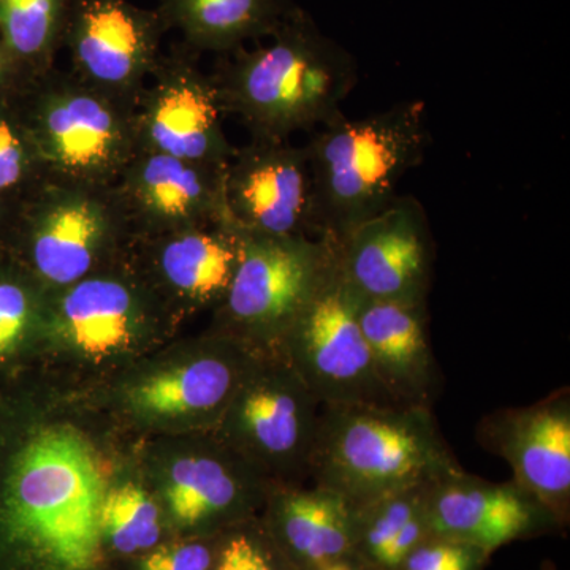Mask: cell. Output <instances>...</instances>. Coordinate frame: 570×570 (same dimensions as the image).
I'll use <instances>...</instances> for the list:
<instances>
[{"mask_svg": "<svg viewBox=\"0 0 570 570\" xmlns=\"http://www.w3.org/2000/svg\"><path fill=\"white\" fill-rule=\"evenodd\" d=\"M99 453L80 430L37 428L0 474V570H102Z\"/></svg>", "mask_w": 570, "mask_h": 570, "instance_id": "6da1fadb", "label": "cell"}, {"mask_svg": "<svg viewBox=\"0 0 570 570\" xmlns=\"http://www.w3.org/2000/svg\"><path fill=\"white\" fill-rule=\"evenodd\" d=\"M209 77L224 115L236 116L250 140L273 141L335 121L358 80L351 52L299 7L269 43L223 56Z\"/></svg>", "mask_w": 570, "mask_h": 570, "instance_id": "7a4b0ae2", "label": "cell"}, {"mask_svg": "<svg viewBox=\"0 0 570 570\" xmlns=\"http://www.w3.org/2000/svg\"><path fill=\"white\" fill-rule=\"evenodd\" d=\"M460 468L431 407L340 404L318 411L309 480L354 508Z\"/></svg>", "mask_w": 570, "mask_h": 570, "instance_id": "3957f363", "label": "cell"}, {"mask_svg": "<svg viewBox=\"0 0 570 570\" xmlns=\"http://www.w3.org/2000/svg\"><path fill=\"white\" fill-rule=\"evenodd\" d=\"M430 134L422 100L362 119L341 115L307 145L314 235L341 243L400 197L401 179L425 157Z\"/></svg>", "mask_w": 570, "mask_h": 570, "instance_id": "277c9868", "label": "cell"}, {"mask_svg": "<svg viewBox=\"0 0 570 570\" xmlns=\"http://www.w3.org/2000/svg\"><path fill=\"white\" fill-rule=\"evenodd\" d=\"M132 242L115 184L47 175L14 206L3 250L51 294L121 261Z\"/></svg>", "mask_w": 570, "mask_h": 570, "instance_id": "5b68a950", "label": "cell"}, {"mask_svg": "<svg viewBox=\"0 0 570 570\" xmlns=\"http://www.w3.org/2000/svg\"><path fill=\"white\" fill-rule=\"evenodd\" d=\"M179 322L127 253L48 294L39 347L80 367L118 366L159 346Z\"/></svg>", "mask_w": 570, "mask_h": 570, "instance_id": "8992f818", "label": "cell"}, {"mask_svg": "<svg viewBox=\"0 0 570 570\" xmlns=\"http://www.w3.org/2000/svg\"><path fill=\"white\" fill-rule=\"evenodd\" d=\"M243 232V230H242ZM340 245L316 236L243 232L242 257L216 328L255 356H276L288 328L336 268Z\"/></svg>", "mask_w": 570, "mask_h": 570, "instance_id": "52a82bcc", "label": "cell"}, {"mask_svg": "<svg viewBox=\"0 0 570 570\" xmlns=\"http://www.w3.org/2000/svg\"><path fill=\"white\" fill-rule=\"evenodd\" d=\"M48 175L115 184L137 153L135 110L52 69L18 99Z\"/></svg>", "mask_w": 570, "mask_h": 570, "instance_id": "ba28073f", "label": "cell"}, {"mask_svg": "<svg viewBox=\"0 0 570 570\" xmlns=\"http://www.w3.org/2000/svg\"><path fill=\"white\" fill-rule=\"evenodd\" d=\"M321 403L283 358L257 356L214 436L272 485H303Z\"/></svg>", "mask_w": 570, "mask_h": 570, "instance_id": "9c48e42d", "label": "cell"}, {"mask_svg": "<svg viewBox=\"0 0 570 570\" xmlns=\"http://www.w3.org/2000/svg\"><path fill=\"white\" fill-rule=\"evenodd\" d=\"M170 354L126 377L122 411L153 430L213 434L257 356L216 332Z\"/></svg>", "mask_w": 570, "mask_h": 570, "instance_id": "30bf717a", "label": "cell"}, {"mask_svg": "<svg viewBox=\"0 0 570 570\" xmlns=\"http://www.w3.org/2000/svg\"><path fill=\"white\" fill-rule=\"evenodd\" d=\"M358 302L337 261L281 346L279 358L298 374L321 406L400 404L379 381L356 316Z\"/></svg>", "mask_w": 570, "mask_h": 570, "instance_id": "8fae6325", "label": "cell"}, {"mask_svg": "<svg viewBox=\"0 0 570 570\" xmlns=\"http://www.w3.org/2000/svg\"><path fill=\"white\" fill-rule=\"evenodd\" d=\"M167 32L156 9L129 0H73L62 50L75 77L135 110Z\"/></svg>", "mask_w": 570, "mask_h": 570, "instance_id": "7c38bea8", "label": "cell"}, {"mask_svg": "<svg viewBox=\"0 0 570 570\" xmlns=\"http://www.w3.org/2000/svg\"><path fill=\"white\" fill-rule=\"evenodd\" d=\"M198 56L183 43L160 55L135 108L137 151L220 165L234 156L216 88Z\"/></svg>", "mask_w": 570, "mask_h": 570, "instance_id": "4fadbf2b", "label": "cell"}, {"mask_svg": "<svg viewBox=\"0 0 570 570\" xmlns=\"http://www.w3.org/2000/svg\"><path fill=\"white\" fill-rule=\"evenodd\" d=\"M337 245L341 272L360 298L428 302L434 243L417 198L400 195Z\"/></svg>", "mask_w": 570, "mask_h": 570, "instance_id": "5bb4252c", "label": "cell"}, {"mask_svg": "<svg viewBox=\"0 0 570 570\" xmlns=\"http://www.w3.org/2000/svg\"><path fill=\"white\" fill-rule=\"evenodd\" d=\"M224 195L228 216L245 234L316 236L305 146L250 140L236 148L225 168Z\"/></svg>", "mask_w": 570, "mask_h": 570, "instance_id": "9a60e30c", "label": "cell"}, {"mask_svg": "<svg viewBox=\"0 0 570 570\" xmlns=\"http://www.w3.org/2000/svg\"><path fill=\"white\" fill-rule=\"evenodd\" d=\"M243 232L232 219L134 239L129 257L165 305L183 317L217 307L242 257Z\"/></svg>", "mask_w": 570, "mask_h": 570, "instance_id": "2e32d148", "label": "cell"}, {"mask_svg": "<svg viewBox=\"0 0 570 570\" xmlns=\"http://www.w3.org/2000/svg\"><path fill=\"white\" fill-rule=\"evenodd\" d=\"M480 444L508 461L521 490L560 527L570 515V393L560 389L531 406L497 411L479 425Z\"/></svg>", "mask_w": 570, "mask_h": 570, "instance_id": "e0dca14e", "label": "cell"}, {"mask_svg": "<svg viewBox=\"0 0 570 570\" xmlns=\"http://www.w3.org/2000/svg\"><path fill=\"white\" fill-rule=\"evenodd\" d=\"M225 168L227 164L135 153L115 183L134 239L230 219L225 206Z\"/></svg>", "mask_w": 570, "mask_h": 570, "instance_id": "ac0fdd59", "label": "cell"}, {"mask_svg": "<svg viewBox=\"0 0 570 570\" xmlns=\"http://www.w3.org/2000/svg\"><path fill=\"white\" fill-rule=\"evenodd\" d=\"M426 515L431 535L478 547L487 554L513 540L561 528L515 482L493 483L463 468L431 483Z\"/></svg>", "mask_w": 570, "mask_h": 570, "instance_id": "d6986e66", "label": "cell"}, {"mask_svg": "<svg viewBox=\"0 0 570 570\" xmlns=\"http://www.w3.org/2000/svg\"><path fill=\"white\" fill-rule=\"evenodd\" d=\"M159 480L168 513L189 530L249 519L273 487L214 434L168 461Z\"/></svg>", "mask_w": 570, "mask_h": 570, "instance_id": "ffe728a7", "label": "cell"}, {"mask_svg": "<svg viewBox=\"0 0 570 570\" xmlns=\"http://www.w3.org/2000/svg\"><path fill=\"white\" fill-rule=\"evenodd\" d=\"M356 316L389 395L400 404L431 407L439 370L428 337L426 303L360 298Z\"/></svg>", "mask_w": 570, "mask_h": 570, "instance_id": "44dd1931", "label": "cell"}, {"mask_svg": "<svg viewBox=\"0 0 570 570\" xmlns=\"http://www.w3.org/2000/svg\"><path fill=\"white\" fill-rule=\"evenodd\" d=\"M265 530L296 570L354 553V505L313 485H273L264 504Z\"/></svg>", "mask_w": 570, "mask_h": 570, "instance_id": "7402d4cb", "label": "cell"}, {"mask_svg": "<svg viewBox=\"0 0 570 570\" xmlns=\"http://www.w3.org/2000/svg\"><path fill=\"white\" fill-rule=\"evenodd\" d=\"M296 7L294 0H159L156 10L189 50L225 56L269 39Z\"/></svg>", "mask_w": 570, "mask_h": 570, "instance_id": "603a6c76", "label": "cell"}, {"mask_svg": "<svg viewBox=\"0 0 570 570\" xmlns=\"http://www.w3.org/2000/svg\"><path fill=\"white\" fill-rule=\"evenodd\" d=\"M428 485L414 487L354 508V553L376 570H400L428 527Z\"/></svg>", "mask_w": 570, "mask_h": 570, "instance_id": "cb8c5ba5", "label": "cell"}, {"mask_svg": "<svg viewBox=\"0 0 570 570\" xmlns=\"http://www.w3.org/2000/svg\"><path fill=\"white\" fill-rule=\"evenodd\" d=\"M73 0H0V40L36 81L55 69Z\"/></svg>", "mask_w": 570, "mask_h": 570, "instance_id": "d4e9b609", "label": "cell"}, {"mask_svg": "<svg viewBox=\"0 0 570 570\" xmlns=\"http://www.w3.org/2000/svg\"><path fill=\"white\" fill-rule=\"evenodd\" d=\"M48 292L0 250V366L39 347Z\"/></svg>", "mask_w": 570, "mask_h": 570, "instance_id": "484cf974", "label": "cell"}, {"mask_svg": "<svg viewBox=\"0 0 570 570\" xmlns=\"http://www.w3.org/2000/svg\"><path fill=\"white\" fill-rule=\"evenodd\" d=\"M100 524L105 546L121 554L153 550L163 535L159 505L148 491L132 482L107 489Z\"/></svg>", "mask_w": 570, "mask_h": 570, "instance_id": "4316f807", "label": "cell"}, {"mask_svg": "<svg viewBox=\"0 0 570 570\" xmlns=\"http://www.w3.org/2000/svg\"><path fill=\"white\" fill-rule=\"evenodd\" d=\"M17 102H0V195L10 200H20L48 175Z\"/></svg>", "mask_w": 570, "mask_h": 570, "instance_id": "83f0119b", "label": "cell"}, {"mask_svg": "<svg viewBox=\"0 0 570 570\" xmlns=\"http://www.w3.org/2000/svg\"><path fill=\"white\" fill-rule=\"evenodd\" d=\"M246 521L232 524L216 550L213 570H296L265 527H247Z\"/></svg>", "mask_w": 570, "mask_h": 570, "instance_id": "f1b7e54d", "label": "cell"}, {"mask_svg": "<svg viewBox=\"0 0 570 570\" xmlns=\"http://www.w3.org/2000/svg\"><path fill=\"white\" fill-rule=\"evenodd\" d=\"M489 558L478 547L430 535L409 554L400 570H483Z\"/></svg>", "mask_w": 570, "mask_h": 570, "instance_id": "f546056e", "label": "cell"}, {"mask_svg": "<svg viewBox=\"0 0 570 570\" xmlns=\"http://www.w3.org/2000/svg\"><path fill=\"white\" fill-rule=\"evenodd\" d=\"M216 551L200 540L154 547L141 561V570H213Z\"/></svg>", "mask_w": 570, "mask_h": 570, "instance_id": "4dcf8cb0", "label": "cell"}, {"mask_svg": "<svg viewBox=\"0 0 570 570\" xmlns=\"http://www.w3.org/2000/svg\"><path fill=\"white\" fill-rule=\"evenodd\" d=\"M29 85L31 81L0 40V102H14L20 99Z\"/></svg>", "mask_w": 570, "mask_h": 570, "instance_id": "1f68e13d", "label": "cell"}, {"mask_svg": "<svg viewBox=\"0 0 570 570\" xmlns=\"http://www.w3.org/2000/svg\"><path fill=\"white\" fill-rule=\"evenodd\" d=\"M307 570H376L371 568L367 562L362 558L356 557L355 553L347 554V557L340 558V560L325 562V564L317 566V568Z\"/></svg>", "mask_w": 570, "mask_h": 570, "instance_id": "d6a6232c", "label": "cell"}, {"mask_svg": "<svg viewBox=\"0 0 570 570\" xmlns=\"http://www.w3.org/2000/svg\"><path fill=\"white\" fill-rule=\"evenodd\" d=\"M17 204L18 200H10V198L0 195V250L6 246L11 220H13L14 206H17Z\"/></svg>", "mask_w": 570, "mask_h": 570, "instance_id": "836d02e7", "label": "cell"}]
</instances>
